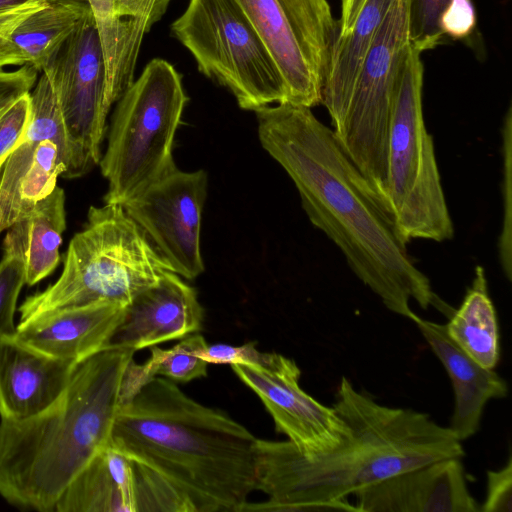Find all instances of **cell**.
Instances as JSON below:
<instances>
[{
	"mask_svg": "<svg viewBox=\"0 0 512 512\" xmlns=\"http://www.w3.org/2000/svg\"><path fill=\"white\" fill-rule=\"evenodd\" d=\"M47 1L46 7L28 16L12 35L27 64L40 73L90 9L87 0Z\"/></svg>",
	"mask_w": 512,
	"mask_h": 512,
	"instance_id": "obj_23",
	"label": "cell"
},
{
	"mask_svg": "<svg viewBox=\"0 0 512 512\" xmlns=\"http://www.w3.org/2000/svg\"><path fill=\"white\" fill-rule=\"evenodd\" d=\"M48 78L82 175L99 164L111 105L96 23L89 9L49 59Z\"/></svg>",
	"mask_w": 512,
	"mask_h": 512,
	"instance_id": "obj_11",
	"label": "cell"
},
{
	"mask_svg": "<svg viewBox=\"0 0 512 512\" xmlns=\"http://www.w3.org/2000/svg\"><path fill=\"white\" fill-rule=\"evenodd\" d=\"M38 73L29 64L15 70H0V118L22 95L32 90L38 79Z\"/></svg>",
	"mask_w": 512,
	"mask_h": 512,
	"instance_id": "obj_33",
	"label": "cell"
},
{
	"mask_svg": "<svg viewBox=\"0 0 512 512\" xmlns=\"http://www.w3.org/2000/svg\"><path fill=\"white\" fill-rule=\"evenodd\" d=\"M264 150L294 182L310 222L343 253L354 274L391 312L442 303L412 262L394 222L365 177L311 108L278 103L254 111Z\"/></svg>",
	"mask_w": 512,
	"mask_h": 512,
	"instance_id": "obj_1",
	"label": "cell"
},
{
	"mask_svg": "<svg viewBox=\"0 0 512 512\" xmlns=\"http://www.w3.org/2000/svg\"><path fill=\"white\" fill-rule=\"evenodd\" d=\"M360 512H479L461 457L433 461L354 494Z\"/></svg>",
	"mask_w": 512,
	"mask_h": 512,
	"instance_id": "obj_14",
	"label": "cell"
},
{
	"mask_svg": "<svg viewBox=\"0 0 512 512\" xmlns=\"http://www.w3.org/2000/svg\"><path fill=\"white\" fill-rule=\"evenodd\" d=\"M198 357L208 364H243L261 368H274L283 358L275 352H260L255 343H246L240 346L229 344L207 345L198 353Z\"/></svg>",
	"mask_w": 512,
	"mask_h": 512,
	"instance_id": "obj_30",
	"label": "cell"
},
{
	"mask_svg": "<svg viewBox=\"0 0 512 512\" xmlns=\"http://www.w3.org/2000/svg\"><path fill=\"white\" fill-rule=\"evenodd\" d=\"M207 185L204 170L177 169L123 206L171 270L189 280L204 271L200 228Z\"/></svg>",
	"mask_w": 512,
	"mask_h": 512,
	"instance_id": "obj_12",
	"label": "cell"
},
{
	"mask_svg": "<svg viewBox=\"0 0 512 512\" xmlns=\"http://www.w3.org/2000/svg\"><path fill=\"white\" fill-rule=\"evenodd\" d=\"M412 45L397 84L386 146L387 208L407 245L413 239L436 242L454 235L422 108L424 67Z\"/></svg>",
	"mask_w": 512,
	"mask_h": 512,
	"instance_id": "obj_7",
	"label": "cell"
},
{
	"mask_svg": "<svg viewBox=\"0 0 512 512\" xmlns=\"http://www.w3.org/2000/svg\"><path fill=\"white\" fill-rule=\"evenodd\" d=\"M481 512L512 511V457L509 454L506 464L497 470L486 473V495Z\"/></svg>",
	"mask_w": 512,
	"mask_h": 512,
	"instance_id": "obj_32",
	"label": "cell"
},
{
	"mask_svg": "<svg viewBox=\"0 0 512 512\" xmlns=\"http://www.w3.org/2000/svg\"><path fill=\"white\" fill-rule=\"evenodd\" d=\"M47 5V0H0V70L27 64L12 35L28 16Z\"/></svg>",
	"mask_w": 512,
	"mask_h": 512,
	"instance_id": "obj_27",
	"label": "cell"
},
{
	"mask_svg": "<svg viewBox=\"0 0 512 512\" xmlns=\"http://www.w3.org/2000/svg\"><path fill=\"white\" fill-rule=\"evenodd\" d=\"M169 271L122 205L91 206L83 230L69 242L59 278L25 299L19 322L96 302L127 305Z\"/></svg>",
	"mask_w": 512,
	"mask_h": 512,
	"instance_id": "obj_5",
	"label": "cell"
},
{
	"mask_svg": "<svg viewBox=\"0 0 512 512\" xmlns=\"http://www.w3.org/2000/svg\"><path fill=\"white\" fill-rule=\"evenodd\" d=\"M26 284L23 261L4 253L0 262V338L15 336V313L22 287Z\"/></svg>",
	"mask_w": 512,
	"mask_h": 512,
	"instance_id": "obj_28",
	"label": "cell"
},
{
	"mask_svg": "<svg viewBox=\"0 0 512 512\" xmlns=\"http://www.w3.org/2000/svg\"><path fill=\"white\" fill-rule=\"evenodd\" d=\"M423 338L442 363L453 388L454 409L448 426L462 442L480 428L486 404L508 394L506 381L468 356L447 334L445 324L413 319Z\"/></svg>",
	"mask_w": 512,
	"mask_h": 512,
	"instance_id": "obj_18",
	"label": "cell"
},
{
	"mask_svg": "<svg viewBox=\"0 0 512 512\" xmlns=\"http://www.w3.org/2000/svg\"><path fill=\"white\" fill-rule=\"evenodd\" d=\"M1 169V168H0Z\"/></svg>",
	"mask_w": 512,
	"mask_h": 512,
	"instance_id": "obj_36",
	"label": "cell"
},
{
	"mask_svg": "<svg viewBox=\"0 0 512 512\" xmlns=\"http://www.w3.org/2000/svg\"><path fill=\"white\" fill-rule=\"evenodd\" d=\"M450 0H410V42L423 53L441 43L440 15Z\"/></svg>",
	"mask_w": 512,
	"mask_h": 512,
	"instance_id": "obj_29",
	"label": "cell"
},
{
	"mask_svg": "<svg viewBox=\"0 0 512 512\" xmlns=\"http://www.w3.org/2000/svg\"><path fill=\"white\" fill-rule=\"evenodd\" d=\"M32 114L30 92L22 95L0 118V167L20 145Z\"/></svg>",
	"mask_w": 512,
	"mask_h": 512,
	"instance_id": "obj_31",
	"label": "cell"
},
{
	"mask_svg": "<svg viewBox=\"0 0 512 512\" xmlns=\"http://www.w3.org/2000/svg\"><path fill=\"white\" fill-rule=\"evenodd\" d=\"M203 316L196 290L169 271L125 306L109 346L137 351L182 339L202 328Z\"/></svg>",
	"mask_w": 512,
	"mask_h": 512,
	"instance_id": "obj_15",
	"label": "cell"
},
{
	"mask_svg": "<svg viewBox=\"0 0 512 512\" xmlns=\"http://www.w3.org/2000/svg\"><path fill=\"white\" fill-rule=\"evenodd\" d=\"M392 1L366 0L351 31L336 38L321 103L330 115L332 130L343 120L360 69Z\"/></svg>",
	"mask_w": 512,
	"mask_h": 512,
	"instance_id": "obj_21",
	"label": "cell"
},
{
	"mask_svg": "<svg viewBox=\"0 0 512 512\" xmlns=\"http://www.w3.org/2000/svg\"><path fill=\"white\" fill-rule=\"evenodd\" d=\"M171 0H115L117 17L126 37L128 59L133 68L144 35L165 14Z\"/></svg>",
	"mask_w": 512,
	"mask_h": 512,
	"instance_id": "obj_26",
	"label": "cell"
},
{
	"mask_svg": "<svg viewBox=\"0 0 512 512\" xmlns=\"http://www.w3.org/2000/svg\"><path fill=\"white\" fill-rule=\"evenodd\" d=\"M332 407L348 436L329 452L308 456L288 440L257 438L256 490L268 499L246 502L240 512L358 511L349 495L403 471L465 454L448 426L423 412L380 404L345 376Z\"/></svg>",
	"mask_w": 512,
	"mask_h": 512,
	"instance_id": "obj_2",
	"label": "cell"
},
{
	"mask_svg": "<svg viewBox=\"0 0 512 512\" xmlns=\"http://www.w3.org/2000/svg\"><path fill=\"white\" fill-rule=\"evenodd\" d=\"M366 0H341L337 38L346 36L352 29Z\"/></svg>",
	"mask_w": 512,
	"mask_h": 512,
	"instance_id": "obj_35",
	"label": "cell"
},
{
	"mask_svg": "<svg viewBox=\"0 0 512 512\" xmlns=\"http://www.w3.org/2000/svg\"><path fill=\"white\" fill-rule=\"evenodd\" d=\"M77 364L0 338V418L22 420L49 407L63 393Z\"/></svg>",
	"mask_w": 512,
	"mask_h": 512,
	"instance_id": "obj_17",
	"label": "cell"
},
{
	"mask_svg": "<svg viewBox=\"0 0 512 512\" xmlns=\"http://www.w3.org/2000/svg\"><path fill=\"white\" fill-rule=\"evenodd\" d=\"M205 338L198 333L190 334L169 349L150 347L151 355L143 364L128 363L121 384V405L130 401L149 381L157 376L174 382H189L207 376L208 363L198 357L207 347ZM120 405V406H121Z\"/></svg>",
	"mask_w": 512,
	"mask_h": 512,
	"instance_id": "obj_24",
	"label": "cell"
},
{
	"mask_svg": "<svg viewBox=\"0 0 512 512\" xmlns=\"http://www.w3.org/2000/svg\"><path fill=\"white\" fill-rule=\"evenodd\" d=\"M171 32L198 70L229 90L240 108L256 111L285 101L270 53L233 0H190Z\"/></svg>",
	"mask_w": 512,
	"mask_h": 512,
	"instance_id": "obj_8",
	"label": "cell"
},
{
	"mask_svg": "<svg viewBox=\"0 0 512 512\" xmlns=\"http://www.w3.org/2000/svg\"><path fill=\"white\" fill-rule=\"evenodd\" d=\"M1 168V167H0Z\"/></svg>",
	"mask_w": 512,
	"mask_h": 512,
	"instance_id": "obj_37",
	"label": "cell"
},
{
	"mask_svg": "<svg viewBox=\"0 0 512 512\" xmlns=\"http://www.w3.org/2000/svg\"><path fill=\"white\" fill-rule=\"evenodd\" d=\"M65 228V192L56 186L7 229L3 241L4 253L15 255L23 261L27 285L37 284L58 266Z\"/></svg>",
	"mask_w": 512,
	"mask_h": 512,
	"instance_id": "obj_20",
	"label": "cell"
},
{
	"mask_svg": "<svg viewBox=\"0 0 512 512\" xmlns=\"http://www.w3.org/2000/svg\"><path fill=\"white\" fill-rule=\"evenodd\" d=\"M257 438L157 376L116 414L111 444L169 481L194 512H240L256 490Z\"/></svg>",
	"mask_w": 512,
	"mask_h": 512,
	"instance_id": "obj_3",
	"label": "cell"
},
{
	"mask_svg": "<svg viewBox=\"0 0 512 512\" xmlns=\"http://www.w3.org/2000/svg\"><path fill=\"white\" fill-rule=\"evenodd\" d=\"M98 30L106 69V95L115 104L134 81L123 25L117 17L115 0H87Z\"/></svg>",
	"mask_w": 512,
	"mask_h": 512,
	"instance_id": "obj_25",
	"label": "cell"
},
{
	"mask_svg": "<svg viewBox=\"0 0 512 512\" xmlns=\"http://www.w3.org/2000/svg\"><path fill=\"white\" fill-rule=\"evenodd\" d=\"M449 337L474 361L495 369L500 359V333L496 310L482 266H477L471 286L447 324Z\"/></svg>",
	"mask_w": 512,
	"mask_h": 512,
	"instance_id": "obj_22",
	"label": "cell"
},
{
	"mask_svg": "<svg viewBox=\"0 0 512 512\" xmlns=\"http://www.w3.org/2000/svg\"><path fill=\"white\" fill-rule=\"evenodd\" d=\"M187 102L175 67L162 58L148 62L111 118L99 162L108 181L105 203L124 206L178 169L173 147Z\"/></svg>",
	"mask_w": 512,
	"mask_h": 512,
	"instance_id": "obj_6",
	"label": "cell"
},
{
	"mask_svg": "<svg viewBox=\"0 0 512 512\" xmlns=\"http://www.w3.org/2000/svg\"><path fill=\"white\" fill-rule=\"evenodd\" d=\"M57 512H137L136 461L111 443L99 450L59 498Z\"/></svg>",
	"mask_w": 512,
	"mask_h": 512,
	"instance_id": "obj_19",
	"label": "cell"
},
{
	"mask_svg": "<svg viewBox=\"0 0 512 512\" xmlns=\"http://www.w3.org/2000/svg\"><path fill=\"white\" fill-rule=\"evenodd\" d=\"M231 368L262 401L277 433L302 454L326 453L346 440L348 428L336 410L301 388V370L293 359L283 356L274 368L243 364Z\"/></svg>",
	"mask_w": 512,
	"mask_h": 512,
	"instance_id": "obj_13",
	"label": "cell"
},
{
	"mask_svg": "<svg viewBox=\"0 0 512 512\" xmlns=\"http://www.w3.org/2000/svg\"><path fill=\"white\" fill-rule=\"evenodd\" d=\"M125 306L103 301L43 313L19 322L14 338L46 355L78 364L109 347Z\"/></svg>",
	"mask_w": 512,
	"mask_h": 512,
	"instance_id": "obj_16",
	"label": "cell"
},
{
	"mask_svg": "<svg viewBox=\"0 0 512 512\" xmlns=\"http://www.w3.org/2000/svg\"><path fill=\"white\" fill-rule=\"evenodd\" d=\"M410 46V0H393L360 69L343 120L332 130L387 211L388 125Z\"/></svg>",
	"mask_w": 512,
	"mask_h": 512,
	"instance_id": "obj_9",
	"label": "cell"
},
{
	"mask_svg": "<svg viewBox=\"0 0 512 512\" xmlns=\"http://www.w3.org/2000/svg\"><path fill=\"white\" fill-rule=\"evenodd\" d=\"M476 24L472 0H450L440 15L443 36L462 39L471 34Z\"/></svg>",
	"mask_w": 512,
	"mask_h": 512,
	"instance_id": "obj_34",
	"label": "cell"
},
{
	"mask_svg": "<svg viewBox=\"0 0 512 512\" xmlns=\"http://www.w3.org/2000/svg\"><path fill=\"white\" fill-rule=\"evenodd\" d=\"M128 347L78 363L63 393L40 413L0 422V495L20 509L55 511L68 485L111 443Z\"/></svg>",
	"mask_w": 512,
	"mask_h": 512,
	"instance_id": "obj_4",
	"label": "cell"
},
{
	"mask_svg": "<svg viewBox=\"0 0 512 512\" xmlns=\"http://www.w3.org/2000/svg\"><path fill=\"white\" fill-rule=\"evenodd\" d=\"M253 26L281 76L285 101L313 108L322 103L338 35L327 0H233Z\"/></svg>",
	"mask_w": 512,
	"mask_h": 512,
	"instance_id": "obj_10",
	"label": "cell"
}]
</instances>
